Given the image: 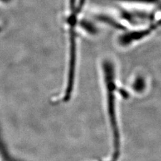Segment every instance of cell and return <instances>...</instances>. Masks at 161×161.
Returning <instances> with one entry per match:
<instances>
[{"mask_svg": "<svg viewBox=\"0 0 161 161\" xmlns=\"http://www.w3.org/2000/svg\"><path fill=\"white\" fill-rule=\"evenodd\" d=\"M155 28L154 25L149 26L145 29H141L136 31L130 32L126 34H124L119 38V42L122 46H128V45L132 44L133 42L140 40L144 37L148 36V35L153 32Z\"/></svg>", "mask_w": 161, "mask_h": 161, "instance_id": "2", "label": "cell"}, {"mask_svg": "<svg viewBox=\"0 0 161 161\" xmlns=\"http://www.w3.org/2000/svg\"><path fill=\"white\" fill-rule=\"evenodd\" d=\"M114 1L122 2L125 3H145L153 4L157 2V0H114Z\"/></svg>", "mask_w": 161, "mask_h": 161, "instance_id": "3", "label": "cell"}, {"mask_svg": "<svg viewBox=\"0 0 161 161\" xmlns=\"http://www.w3.org/2000/svg\"><path fill=\"white\" fill-rule=\"evenodd\" d=\"M99 161H113V160H111L109 158H108L107 159L102 160H99Z\"/></svg>", "mask_w": 161, "mask_h": 161, "instance_id": "4", "label": "cell"}, {"mask_svg": "<svg viewBox=\"0 0 161 161\" xmlns=\"http://www.w3.org/2000/svg\"><path fill=\"white\" fill-rule=\"evenodd\" d=\"M103 74L106 98V112L112 146V153L109 157L115 161H119L122 151V135L118 122L116 76L114 64L109 60L103 63Z\"/></svg>", "mask_w": 161, "mask_h": 161, "instance_id": "1", "label": "cell"}]
</instances>
